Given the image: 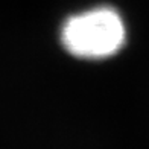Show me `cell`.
Listing matches in <instances>:
<instances>
[{
  "mask_svg": "<svg viewBox=\"0 0 149 149\" xmlns=\"http://www.w3.org/2000/svg\"><path fill=\"white\" fill-rule=\"evenodd\" d=\"M59 41L76 59L105 61L123 50L128 26L114 6L97 5L67 17L59 29Z\"/></svg>",
  "mask_w": 149,
  "mask_h": 149,
  "instance_id": "6da1fadb",
  "label": "cell"
}]
</instances>
